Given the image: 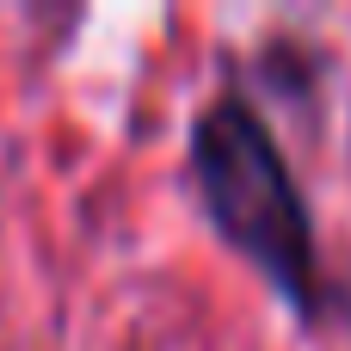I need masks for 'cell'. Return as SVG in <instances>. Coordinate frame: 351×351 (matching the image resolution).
<instances>
[{"instance_id": "cell-1", "label": "cell", "mask_w": 351, "mask_h": 351, "mask_svg": "<svg viewBox=\"0 0 351 351\" xmlns=\"http://www.w3.org/2000/svg\"><path fill=\"white\" fill-rule=\"evenodd\" d=\"M185 191L204 228L284 302L302 333H351V284L327 265L315 197L265 99L234 62H222V80L185 123Z\"/></svg>"}]
</instances>
